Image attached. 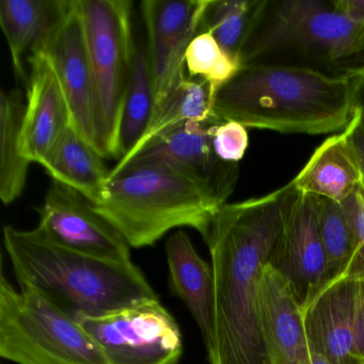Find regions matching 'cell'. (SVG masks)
Wrapping results in <instances>:
<instances>
[{"mask_svg":"<svg viewBox=\"0 0 364 364\" xmlns=\"http://www.w3.org/2000/svg\"><path fill=\"white\" fill-rule=\"evenodd\" d=\"M293 183L263 196L225 203L204 242L214 272L208 364H272L261 319V284L295 197Z\"/></svg>","mask_w":364,"mask_h":364,"instance_id":"6da1fadb","label":"cell"},{"mask_svg":"<svg viewBox=\"0 0 364 364\" xmlns=\"http://www.w3.org/2000/svg\"><path fill=\"white\" fill-rule=\"evenodd\" d=\"M357 82L310 68L245 65L217 92L212 116L282 134L341 133L355 114Z\"/></svg>","mask_w":364,"mask_h":364,"instance_id":"7a4b0ae2","label":"cell"},{"mask_svg":"<svg viewBox=\"0 0 364 364\" xmlns=\"http://www.w3.org/2000/svg\"><path fill=\"white\" fill-rule=\"evenodd\" d=\"M4 245L20 287L35 289L76 321L159 299L133 262L70 250L40 228L24 231L6 225Z\"/></svg>","mask_w":364,"mask_h":364,"instance_id":"3957f363","label":"cell"},{"mask_svg":"<svg viewBox=\"0 0 364 364\" xmlns=\"http://www.w3.org/2000/svg\"><path fill=\"white\" fill-rule=\"evenodd\" d=\"M223 205L208 187L157 164L127 166L109 178L104 199L92 204L131 248L153 246L182 227L195 229L204 240Z\"/></svg>","mask_w":364,"mask_h":364,"instance_id":"277c9868","label":"cell"},{"mask_svg":"<svg viewBox=\"0 0 364 364\" xmlns=\"http://www.w3.org/2000/svg\"><path fill=\"white\" fill-rule=\"evenodd\" d=\"M364 39V24L317 0H267L242 50L240 65L310 68L333 75V68Z\"/></svg>","mask_w":364,"mask_h":364,"instance_id":"5b68a950","label":"cell"},{"mask_svg":"<svg viewBox=\"0 0 364 364\" xmlns=\"http://www.w3.org/2000/svg\"><path fill=\"white\" fill-rule=\"evenodd\" d=\"M0 357L16 364H108L80 321L29 287L0 278Z\"/></svg>","mask_w":364,"mask_h":364,"instance_id":"8992f818","label":"cell"},{"mask_svg":"<svg viewBox=\"0 0 364 364\" xmlns=\"http://www.w3.org/2000/svg\"><path fill=\"white\" fill-rule=\"evenodd\" d=\"M127 0H80L104 157L120 159V131L137 44Z\"/></svg>","mask_w":364,"mask_h":364,"instance_id":"52a82bcc","label":"cell"},{"mask_svg":"<svg viewBox=\"0 0 364 364\" xmlns=\"http://www.w3.org/2000/svg\"><path fill=\"white\" fill-rule=\"evenodd\" d=\"M108 364H178L182 332L159 299L78 319Z\"/></svg>","mask_w":364,"mask_h":364,"instance_id":"ba28073f","label":"cell"},{"mask_svg":"<svg viewBox=\"0 0 364 364\" xmlns=\"http://www.w3.org/2000/svg\"><path fill=\"white\" fill-rule=\"evenodd\" d=\"M33 50L43 54L52 65L67 99L72 125L103 156L97 93L80 0H61L56 22Z\"/></svg>","mask_w":364,"mask_h":364,"instance_id":"9c48e42d","label":"cell"},{"mask_svg":"<svg viewBox=\"0 0 364 364\" xmlns=\"http://www.w3.org/2000/svg\"><path fill=\"white\" fill-rule=\"evenodd\" d=\"M39 213L38 228L70 250L114 262H129L131 246L84 196L52 181Z\"/></svg>","mask_w":364,"mask_h":364,"instance_id":"30bf717a","label":"cell"},{"mask_svg":"<svg viewBox=\"0 0 364 364\" xmlns=\"http://www.w3.org/2000/svg\"><path fill=\"white\" fill-rule=\"evenodd\" d=\"M210 3V0L142 1V18L148 37L146 52L152 74L155 108L185 73L187 48L199 33Z\"/></svg>","mask_w":364,"mask_h":364,"instance_id":"8fae6325","label":"cell"},{"mask_svg":"<svg viewBox=\"0 0 364 364\" xmlns=\"http://www.w3.org/2000/svg\"><path fill=\"white\" fill-rule=\"evenodd\" d=\"M269 265L289 283L302 310L327 287V255L313 196L296 193Z\"/></svg>","mask_w":364,"mask_h":364,"instance_id":"7c38bea8","label":"cell"},{"mask_svg":"<svg viewBox=\"0 0 364 364\" xmlns=\"http://www.w3.org/2000/svg\"><path fill=\"white\" fill-rule=\"evenodd\" d=\"M218 122L221 121L215 118L203 123L187 122L152 142L127 166H167L208 187L221 204H225L235 189L240 164L227 163L217 156L213 146V127Z\"/></svg>","mask_w":364,"mask_h":364,"instance_id":"4fadbf2b","label":"cell"},{"mask_svg":"<svg viewBox=\"0 0 364 364\" xmlns=\"http://www.w3.org/2000/svg\"><path fill=\"white\" fill-rule=\"evenodd\" d=\"M28 63L31 72L21 148L31 164L41 165L61 134L71 124V114L63 87L48 59L33 50Z\"/></svg>","mask_w":364,"mask_h":364,"instance_id":"5bb4252c","label":"cell"},{"mask_svg":"<svg viewBox=\"0 0 364 364\" xmlns=\"http://www.w3.org/2000/svg\"><path fill=\"white\" fill-rule=\"evenodd\" d=\"M357 279L344 277L327 285L304 310L313 350L331 364H364L355 346Z\"/></svg>","mask_w":364,"mask_h":364,"instance_id":"9a60e30c","label":"cell"},{"mask_svg":"<svg viewBox=\"0 0 364 364\" xmlns=\"http://www.w3.org/2000/svg\"><path fill=\"white\" fill-rule=\"evenodd\" d=\"M261 319L272 364H311L314 350L304 310L289 283L269 264L262 277Z\"/></svg>","mask_w":364,"mask_h":364,"instance_id":"2e32d148","label":"cell"},{"mask_svg":"<svg viewBox=\"0 0 364 364\" xmlns=\"http://www.w3.org/2000/svg\"><path fill=\"white\" fill-rule=\"evenodd\" d=\"M353 120L348 127L327 138L311 155L293 183L298 193L343 203L362 180L353 142Z\"/></svg>","mask_w":364,"mask_h":364,"instance_id":"e0dca14e","label":"cell"},{"mask_svg":"<svg viewBox=\"0 0 364 364\" xmlns=\"http://www.w3.org/2000/svg\"><path fill=\"white\" fill-rule=\"evenodd\" d=\"M172 295L180 298L197 323L204 345L212 336L214 272L212 264L202 259L186 232L176 231L165 246Z\"/></svg>","mask_w":364,"mask_h":364,"instance_id":"ac0fdd59","label":"cell"},{"mask_svg":"<svg viewBox=\"0 0 364 364\" xmlns=\"http://www.w3.org/2000/svg\"><path fill=\"white\" fill-rule=\"evenodd\" d=\"M214 97L210 85L199 78L181 76L176 86L155 108L152 119L135 146L110 170L109 178L120 173L152 142L183 127L187 122H208L212 116Z\"/></svg>","mask_w":364,"mask_h":364,"instance_id":"d6986e66","label":"cell"},{"mask_svg":"<svg viewBox=\"0 0 364 364\" xmlns=\"http://www.w3.org/2000/svg\"><path fill=\"white\" fill-rule=\"evenodd\" d=\"M104 157L71 124L41 163L52 181L71 187L92 204L105 197L109 170Z\"/></svg>","mask_w":364,"mask_h":364,"instance_id":"ffe728a7","label":"cell"},{"mask_svg":"<svg viewBox=\"0 0 364 364\" xmlns=\"http://www.w3.org/2000/svg\"><path fill=\"white\" fill-rule=\"evenodd\" d=\"M61 0H1L0 26L18 80L28 82L24 57L46 37L58 18Z\"/></svg>","mask_w":364,"mask_h":364,"instance_id":"44dd1931","label":"cell"},{"mask_svg":"<svg viewBox=\"0 0 364 364\" xmlns=\"http://www.w3.org/2000/svg\"><path fill=\"white\" fill-rule=\"evenodd\" d=\"M25 107L20 89L0 95V199L9 205L21 197L26 186L31 161L21 148Z\"/></svg>","mask_w":364,"mask_h":364,"instance_id":"7402d4cb","label":"cell"},{"mask_svg":"<svg viewBox=\"0 0 364 364\" xmlns=\"http://www.w3.org/2000/svg\"><path fill=\"white\" fill-rule=\"evenodd\" d=\"M266 4L267 0H210L200 31L212 33L223 50L240 63Z\"/></svg>","mask_w":364,"mask_h":364,"instance_id":"603a6c76","label":"cell"},{"mask_svg":"<svg viewBox=\"0 0 364 364\" xmlns=\"http://www.w3.org/2000/svg\"><path fill=\"white\" fill-rule=\"evenodd\" d=\"M154 108V88L148 56L146 50L137 46L121 122L120 159L139 141L152 119Z\"/></svg>","mask_w":364,"mask_h":364,"instance_id":"cb8c5ba5","label":"cell"},{"mask_svg":"<svg viewBox=\"0 0 364 364\" xmlns=\"http://www.w3.org/2000/svg\"><path fill=\"white\" fill-rule=\"evenodd\" d=\"M314 197L319 233L328 261V285L347 277L353 255L355 237L342 203Z\"/></svg>","mask_w":364,"mask_h":364,"instance_id":"d4e9b609","label":"cell"},{"mask_svg":"<svg viewBox=\"0 0 364 364\" xmlns=\"http://www.w3.org/2000/svg\"><path fill=\"white\" fill-rule=\"evenodd\" d=\"M185 68L191 78L205 80L213 97L240 71V63L223 50L212 33L200 31L185 55Z\"/></svg>","mask_w":364,"mask_h":364,"instance_id":"484cf974","label":"cell"},{"mask_svg":"<svg viewBox=\"0 0 364 364\" xmlns=\"http://www.w3.org/2000/svg\"><path fill=\"white\" fill-rule=\"evenodd\" d=\"M213 146L219 159L240 164L249 146L247 127L235 121L216 123L213 127Z\"/></svg>","mask_w":364,"mask_h":364,"instance_id":"4316f807","label":"cell"},{"mask_svg":"<svg viewBox=\"0 0 364 364\" xmlns=\"http://www.w3.org/2000/svg\"><path fill=\"white\" fill-rule=\"evenodd\" d=\"M355 237V255L349 267L347 277L363 276L364 274V178L358 185L353 195L342 203Z\"/></svg>","mask_w":364,"mask_h":364,"instance_id":"83f0119b","label":"cell"},{"mask_svg":"<svg viewBox=\"0 0 364 364\" xmlns=\"http://www.w3.org/2000/svg\"><path fill=\"white\" fill-rule=\"evenodd\" d=\"M355 279H357L355 318V346H357L360 358L364 362V274Z\"/></svg>","mask_w":364,"mask_h":364,"instance_id":"f1b7e54d","label":"cell"},{"mask_svg":"<svg viewBox=\"0 0 364 364\" xmlns=\"http://www.w3.org/2000/svg\"><path fill=\"white\" fill-rule=\"evenodd\" d=\"M364 73V39L346 58L333 68V75L358 76Z\"/></svg>","mask_w":364,"mask_h":364,"instance_id":"f546056e","label":"cell"},{"mask_svg":"<svg viewBox=\"0 0 364 364\" xmlns=\"http://www.w3.org/2000/svg\"><path fill=\"white\" fill-rule=\"evenodd\" d=\"M332 7L353 22L364 24V0H334Z\"/></svg>","mask_w":364,"mask_h":364,"instance_id":"4dcf8cb0","label":"cell"},{"mask_svg":"<svg viewBox=\"0 0 364 364\" xmlns=\"http://www.w3.org/2000/svg\"><path fill=\"white\" fill-rule=\"evenodd\" d=\"M353 142L355 146V153L359 159L360 168H361L362 176L364 178V131L360 125L359 114L355 112L353 118Z\"/></svg>","mask_w":364,"mask_h":364,"instance_id":"1f68e13d","label":"cell"},{"mask_svg":"<svg viewBox=\"0 0 364 364\" xmlns=\"http://www.w3.org/2000/svg\"><path fill=\"white\" fill-rule=\"evenodd\" d=\"M355 112L359 114L360 125L364 131V73L358 75L355 95Z\"/></svg>","mask_w":364,"mask_h":364,"instance_id":"d6a6232c","label":"cell"}]
</instances>
